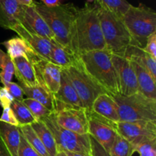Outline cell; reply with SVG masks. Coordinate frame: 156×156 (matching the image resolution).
Segmentation results:
<instances>
[{
  "instance_id": "6da1fadb",
  "label": "cell",
  "mask_w": 156,
  "mask_h": 156,
  "mask_svg": "<svg viewBox=\"0 0 156 156\" xmlns=\"http://www.w3.org/2000/svg\"><path fill=\"white\" fill-rule=\"evenodd\" d=\"M69 48L76 56L98 50H106L95 4L86 3L78 9L70 38Z\"/></svg>"
},
{
  "instance_id": "7a4b0ae2",
  "label": "cell",
  "mask_w": 156,
  "mask_h": 156,
  "mask_svg": "<svg viewBox=\"0 0 156 156\" xmlns=\"http://www.w3.org/2000/svg\"><path fill=\"white\" fill-rule=\"evenodd\" d=\"M112 54L98 50L78 56L86 73L111 96L120 94L117 73L112 62Z\"/></svg>"
},
{
  "instance_id": "3957f363",
  "label": "cell",
  "mask_w": 156,
  "mask_h": 156,
  "mask_svg": "<svg viewBox=\"0 0 156 156\" xmlns=\"http://www.w3.org/2000/svg\"><path fill=\"white\" fill-rule=\"evenodd\" d=\"M34 6L53 33L54 41L69 48L72 30L79 8L72 3L50 8L35 1Z\"/></svg>"
},
{
  "instance_id": "277c9868",
  "label": "cell",
  "mask_w": 156,
  "mask_h": 156,
  "mask_svg": "<svg viewBox=\"0 0 156 156\" xmlns=\"http://www.w3.org/2000/svg\"><path fill=\"white\" fill-rule=\"evenodd\" d=\"M98 8V16L106 49L112 54L125 57L132 46H138L121 18Z\"/></svg>"
},
{
  "instance_id": "5b68a950",
  "label": "cell",
  "mask_w": 156,
  "mask_h": 156,
  "mask_svg": "<svg viewBox=\"0 0 156 156\" xmlns=\"http://www.w3.org/2000/svg\"><path fill=\"white\" fill-rule=\"evenodd\" d=\"M139 47H145L148 37L156 32V13L146 5H130L121 18Z\"/></svg>"
},
{
  "instance_id": "8992f818",
  "label": "cell",
  "mask_w": 156,
  "mask_h": 156,
  "mask_svg": "<svg viewBox=\"0 0 156 156\" xmlns=\"http://www.w3.org/2000/svg\"><path fill=\"white\" fill-rule=\"evenodd\" d=\"M118 106L120 121H152L156 122V100L146 97L142 93L129 96H113Z\"/></svg>"
},
{
  "instance_id": "52a82bcc",
  "label": "cell",
  "mask_w": 156,
  "mask_h": 156,
  "mask_svg": "<svg viewBox=\"0 0 156 156\" xmlns=\"http://www.w3.org/2000/svg\"><path fill=\"white\" fill-rule=\"evenodd\" d=\"M53 134L59 151H72L91 156L89 134H78L61 127L56 122L54 113L41 119Z\"/></svg>"
},
{
  "instance_id": "ba28073f",
  "label": "cell",
  "mask_w": 156,
  "mask_h": 156,
  "mask_svg": "<svg viewBox=\"0 0 156 156\" xmlns=\"http://www.w3.org/2000/svg\"><path fill=\"white\" fill-rule=\"evenodd\" d=\"M62 70L73 84L87 111H90L93 102L99 95L107 93L86 73L79 57L74 64Z\"/></svg>"
},
{
  "instance_id": "9c48e42d",
  "label": "cell",
  "mask_w": 156,
  "mask_h": 156,
  "mask_svg": "<svg viewBox=\"0 0 156 156\" xmlns=\"http://www.w3.org/2000/svg\"><path fill=\"white\" fill-rule=\"evenodd\" d=\"M114 128L119 136L124 138L135 147L156 140V122L120 121L115 123Z\"/></svg>"
},
{
  "instance_id": "30bf717a",
  "label": "cell",
  "mask_w": 156,
  "mask_h": 156,
  "mask_svg": "<svg viewBox=\"0 0 156 156\" xmlns=\"http://www.w3.org/2000/svg\"><path fill=\"white\" fill-rule=\"evenodd\" d=\"M28 58L34 69L39 85L53 94L57 93L60 87L62 68L35 53L29 55Z\"/></svg>"
},
{
  "instance_id": "8fae6325",
  "label": "cell",
  "mask_w": 156,
  "mask_h": 156,
  "mask_svg": "<svg viewBox=\"0 0 156 156\" xmlns=\"http://www.w3.org/2000/svg\"><path fill=\"white\" fill-rule=\"evenodd\" d=\"M54 114L56 122L62 128L78 134L88 133V112L83 107L62 106Z\"/></svg>"
},
{
  "instance_id": "7c38bea8",
  "label": "cell",
  "mask_w": 156,
  "mask_h": 156,
  "mask_svg": "<svg viewBox=\"0 0 156 156\" xmlns=\"http://www.w3.org/2000/svg\"><path fill=\"white\" fill-rule=\"evenodd\" d=\"M112 62L117 73L120 94L129 96L138 92L136 76L130 60L112 54Z\"/></svg>"
},
{
  "instance_id": "4fadbf2b",
  "label": "cell",
  "mask_w": 156,
  "mask_h": 156,
  "mask_svg": "<svg viewBox=\"0 0 156 156\" xmlns=\"http://www.w3.org/2000/svg\"><path fill=\"white\" fill-rule=\"evenodd\" d=\"M18 23L30 32L54 41L55 37L44 18L35 9L34 6H21L18 16Z\"/></svg>"
},
{
  "instance_id": "5bb4252c",
  "label": "cell",
  "mask_w": 156,
  "mask_h": 156,
  "mask_svg": "<svg viewBox=\"0 0 156 156\" xmlns=\"http://www.w3.org/2000/svg\"><path fill=\"white\" fill-rule=\"evenodd\" d=\"M88 134L92 136L107 151H109L116 138L118 136L114 128L115 124L98 119L88 114Z\"/></svg>"
},
{
  "instance_id": "9a60e30c",
  "label": "cell",
  "mask_w": 156,
  "mask_h": 156,
  "mask_svg": "<svg viewBox=\"0 0 156 156\" xmlns=\"http://www.w3.org/2000/svg\"><path fill=\"white\" fill-rule=\"evenodd\" d=\"M88 114L111 123L120 122L118 106L113 96L108 93H101L94 100Z\"/></svg>"
},
{
  "instance_id": "2e32d148",
  "label": "cell",
  "mask_w": 156,
  "mask_h": 156,
  "mask_svg": "<svg viewBox=\"0 0 156 156\" xmlns=\"http://www.w3.org/2000/svg\"><path fill=\"white\" fill-rule=\"evenodd\" d=\"M11 30L16 32L19 35V38H22L37 55L47 61L50 60L53 41L30 32L19 23L15 24Z\"/></svg>"
},
{
  "instance_id": "e0dca14e",
  "label": "cell",
  "mask_w": 156,
  "mask_h": 156,
  "mask_svg": "<svg viewBox=\"0 0 156 156\" xmlns=\"http://www.w3.org/2000/svg\"><path fill=\"white\" fill-rule=\"evenodd\" d=\"M56 101V111L62 106H75L83 107L82 101L71 84L66 74L62 69L60 87L57 93L53 94ZM84 108V107H83Z\"/></svg>"
},
{
  "instance_id": "ac0fdd59",
  "label": "cell",
  "mask_w": 156,
  "mask_h": 156,
  "mask_svg": "<svg viewBox=\"0 0 156 156\" xmlns=\"http://www.w3.org/2000/svg\"><path fill=\"white\" fill-rule=\"evenodd\" d=\"M12 60L15 67L14 74L21 85L28 87L39 85L35 76L34 69L28 58L21 56Z\"/></svg>"
},
{
  "instance_id": "d6986e66",
  "label": "cell",
  "mask_w": 156,
  "mask_h": 156,
  "mask_svg": "<svg viewBox=\"0 0 156 156\" xmlns=\"http://www.w3.org/2000/svg\"><path fill=\"white\" fill-rule=\"evenodd\" d=\"M0 140L11 156H18L21 142V130L19 126L0 121Z\"/></svg>"
},
{
  "instance_id": "ffe728a7",
  "label": "cell",
  "mask_w": 156,
  "mask_h": 156,
  "mask_svg": "<svg viewBox=\"0 0 156 156\" xmlns=\"http://www.w3.org/2000/svg\"><path fill=\"white\" fill-rule=\"evenodd\" d=\"M136 76L138 92L146 97L156 100L155 80L153 79L150 73L143 67L134 61H130Z\"/></svg>"
},
{
  "instance_id": "44dd1931",
  "label": "cell",
  "mask_w": 156,
  "mask_h": 156,
  "mask_svg": "<svg viewBox=\"0 0 156 156\" xmlns=\"http://www.w3.org/2000/svg\"><path fill=\"white\" fill-rule=\"evenodd\" d=\"M21 6L16 0H0V27L11 30L18 23Z\"/></svg>"
},
{
  "instance_id": "7402d4cb",
  "label": "cell",
  "mask_w": 156,
  "mask_h": 156,
  "mask_svg": "<svg viewBox=\"0 0 156 156\" xmlns=\"http://www.w3.org/2000/svg\"><path fill=\"white\" fill-rule=\"evenodd\" d=\"M125 58L140 64L156 80V59L139 46H132L126 51Z\"/></svg>"
},
{
  "instance_id": "603a6c76",
  "label": "cell",
  "mask_w": 156,
  "mask_h": 156,
  "mask_svg": "<svg viewBox=\"0 0 156 156\" xmlns=\"http://www.w3.org/2000/svg\"><path fill=\"white\" fill-rule=\"evenodd\" d=\"M21 87L24 92V94L26 95L27 97L35 99L43 104L49 110L53 113H56V101L53 93L47 91L40 85L33 87H28L21 84Z\"/></svg>"
},
{
  "instance_id": "cb8c5ba5",
  "label": "cell",
  "mask_w": 156,
  "mask_h": 156,
  "mask_svg": "<svg viewBox=\"0 0 156 156\" xmlns=\"http://www.w3.org/2000/svg\"><path fill=\"white\" fill-rule=\"evenodd\" d=\"M78 56H76L69 48L63 47L55 41H53V47L49 60L50 62L64 69L74 64Z\"/></svg>"
},
{
  "instance_id": "d4e9b609",
  "label": "cell",
  "mask_w": 156,
  "mask_h": 156,
  "mask_svg": "<svg viewBox=\"0 0 156 156\" xmlns=\"http://www.w3.org/2000/svg\"><path fill=\"white\" fill-rule=\"evenodd\" d=\"M33 129L36 132L37 135L39 136L40 139L42 143L44 144V147L47 149L50 156H55L58 152L57 145H56V141L53 134L49 129L48 127L46 125L44 121L41 119L37 120L36 122L30 125Z\"/></svg>"
},
{
  "instance_id": "484cf974",
  "label": "cell",
  "mask_w": 156,
  "mask_h": 156,
  "mask_svg": "<svg viewBox=\"0 0 156 156\" xmlns=\"http://www.w3.org/2000/svg\"><path fill=\"white\" fill-rule=\"evenodd\" d=\"M7 50V54L11 59L17 57H25L28 58L29 55L34 52L27 44V43L21 38H13L3 43Z\"/></svg>"
},
{
  "instance_id": "4316f807",
  "label": "cell",
  "mask_w": 156,
  "mask_h": 156,
  "mask_svg": "<svg viewBox=\"0 0 156 156\" xmlns=\"http://www.w3.org/2000/svg\"><path fill=\"white\" fill-rule=\"evenodd\" d=\"M10 107L18 120L19 126L20 125H31L32 123L37 120L21 100L14 99Z\"/></svg>"
},
{
  "instance_id": "83f0119b",
  "label": "cell",
  "mask_w": 156,
  "mask_h": 156,
  "mask_svg": "<svg viewBox=\"0 0 156 156\" xmlns=\"http://www.w3.org/2000/svg\"><path fill=\"white\" fill-rule=\"evenodd\" d=\"M19 128L21 134L26 139V141L38 154H41V156H50L44 144L42 143L39 136L37 135L36 132L33 129L31 125H20Z\"/></svg>"
},
{
  "instance_id": "f1b7e54d",
  "label": "cell",
  "mask_w": 156,
  "mask_h": 156,
  "mask_svg": "<svg viewBox=\"0 0 156 156\" xmlns=\"http://www.w3.org/2000/svg\"><path fill=\"white\" fill-rule=\"evenodd\" d=\"M94 2L99 8L109 11L120 18L123 17L131 5L126 0H94Z\"/></svg>"
},
{
  "instance_id": "f546056e",
  "label": "cell",
  "mask_w": 156,
  "mask_h": 156,
  "mask_svg": "<svg viewBox=\"0 0 156 156\" xmlns=\"http://www.w3.org/2000/svg\"><path fill=\"white\" fill-rule=\"evenodd\" d=\"M134 152L136 147L119 135L109 150L111 156H132Z\"/></svg>"
},
{
  "instance_id": "4dcf8cb0",
  "label": "cell",
  "mask_w": 156,
  "mask_h": 156,
  "mask_svg": "<svg viewBox=\"0 0 156 156\" xmlns=\"http://www.w3.org/2000/svg\"><path fill=\"white\" fill-rule=\"evenodd\" d=\"M21 101L29 109V110L32 113V115L37 120L47 117V116H49L50 114L53 113V112H51L48 109L46 108L43 104L37 102L35 99H31V98L27 97L26 99H23Z\"/></svg>"
},
{
  "instance_id": "1f68e13d",
  "label": "cell",
  "mask_w": 156,
  "mask_h": 156,
  "mask_svg": "<svg viewBox=\"0 0 156 156\" xmlns=\"http://www.w3.org/2000/svg\"><path fill=\"white\" fill-rule=\"evenodd\" d=\"M140 156H156V140L146 142L136 147Z\"/></svg>"
},
{
  "instance_id": "d6a6232c",
  "label": "cell",
  "mask_w": 156,
  "mask_h": 156,
  "mask_svg": "<svg viewBox=\"0 0 156 156\" xmlns=\"http://www.w3.org/2000/svg\"><path fill=\"white\" fill-rule=\"evenodd\" d=\"M18 156H41L26 141L21 132V142L18 151Z\"/></svg>"
},
{
  "instance_id": "836d02e7",
  "label": "cell",
  "mask_w": 156,
  "mask_h": 156,
  "mask_svg": "<svg viewBox=\"0 0 156 156\" xmlns=\"http://www.w3.org/2000/svg\"><path fill=\"white\" fill-rule=\"evenodd\" d=\"M91 142V156H111L109 151H107L101 144L89 135Z\"/></svg>"
},
{
  "instance_id": "e575fe53",
  "label": "cell",
  "mask_w": 156,
  "mask_h": 156,
  "mask_svg": "<svg viewBox=\"0 0 156 156\" xmlns=\"http://www.w3.org/2000/svg\"><path fill=\"white\" fill-rule=\"evenodd\" d=\"M8 91L10 93V94L13 96L15 99H18V100H22L24 99V92H23L22 88H21V85L15 84V83L10 82L9 84L4 86Z\"/></svg>"
},
{
  "instance_id": "d590c367",
  "label": "cell",
  "mask_w": 156,
  "mask_h": 156,
  "mask_svg": "<svg viewBox=\"0 0 156 156\" xmlns=\"http://www.w3.org/2000/svg\"><path fill=\"white\" fill-rule=\"evenodd\" d=\"M0 121L5 122V123L11 124V125L19 126L18 120L15 116V114H14L11 107H6V108L3 109L2 113V116L0 117Z\"/></svg>"
},
{
  "instance_id": "8d00e7d4",
  "label": "cell",
  "mask_w": 156,
  "mask_h": 156,
  "mask_svg": "<svg viewBox=\"0 0 156 156\" xmlns=\"http://www.w3.org/2000/svg\"><path fill=\"white\" fill-rule=\"evenodd\" d=\"M143 50L156 59V32H154L148 37Z\"/></svg>"
},
{
  "instance_id": "74e56055",
  "label": "cell",
  "mask_w": 156,
  "mask_h": 156,
  "mask_svg": "<svg viewBox=\"0 0 156 156\" xmlns=\"http://www.w3.org/2000/svg\"><path fill=\"white\" fill-rule=\"evenodd\" d=\"M14 98L5 87H0V106L3 109L10 107Z\"/></svg>"
},
{
  "instance_id": "f35d334b",
  "label": "cell",
  "mask_w": 156,
  "mask_h": 156,
  "mask_svg": "<svg viewBox=\"0 0 156 156\" xmlns=\"http://www.w3.org/2000/svg\"><path fill=\"white\" fill-rule=\"evenodd\" d=\"M44 5L47 7H56V6H59L62 4V0H41Z\"/></svg>"
},
{
  "instance_id": "ab89813d",
  "label": "cell",
  "mask_w": 156,
  "mask_h": 156,
  "mask_svg": "<svg viewBox=\"0 0 156 156\" xmlns=\"http://www.w3.org/2000/svg\"><path fill=\"white\" fill-rule=\"evenodd\" d=\"M21 6H34V0H16Z\"/></svg>"
},
{
  "instance_id": "60d3db41",
  "label": "cell",
  "mask_w": 156,
  "mask_h": 156,
  "mask_svg": "<svg viewBox=\"0 0 156 156\" xmlns=\"http://www.w3.org/2000/svg\"><path fill=\"white\" fill-rule=\"evenodd\" d=\"M0 156H11L9 151L5 148L4 145L1 142V140H0Z\"/></svg>"
},
{
  "instance_id": "b9f144b4",
  "label": "cell",
  "mask_w": 156,
  "mask_h": 156,
  "mask_svg": "<svg viewBox=\"0 0 156 156\" xmlns=\"http://www.w3.org/2000/svg\"><path fill=\"white\" fill-rule=\"evenodd\" d=\"M6 56H7V54H5L3 50H2L1 49H0V68H1L2 65L3 64V61L5 59Z\"/></svg>"
},
{
  "instance_id": "7bdbcfd3",
  "label": "cell",
  "mask_w": 156,
  "mask_h": 156,
  "mask_svg": "<svg viewBox=\"0 0 156 156\" xmlns=\"http://www.w3.org/2000/svg\"><path fill=\"white\" fill-rule=\"evenodd\" d=\"M64 152L66 154L67 156H87V155H85V154H81V153L72 152V151H64Z\"/></svg>"
},
{
  "instance_id": "ee69618b",
  "label": "cell",
  "mask_w": 156,
  "mask_h": 156,
  "mask_svg": "<svg viewBox=\"0 0 156 156\" xmlns=\"http://www.w3.org/2000/svg\"><path fill=\"white\" fill-rule=\"evenodd\" d=\"M55 156H67L63 151H59Z\"/></svg>"
}]
</instances>
